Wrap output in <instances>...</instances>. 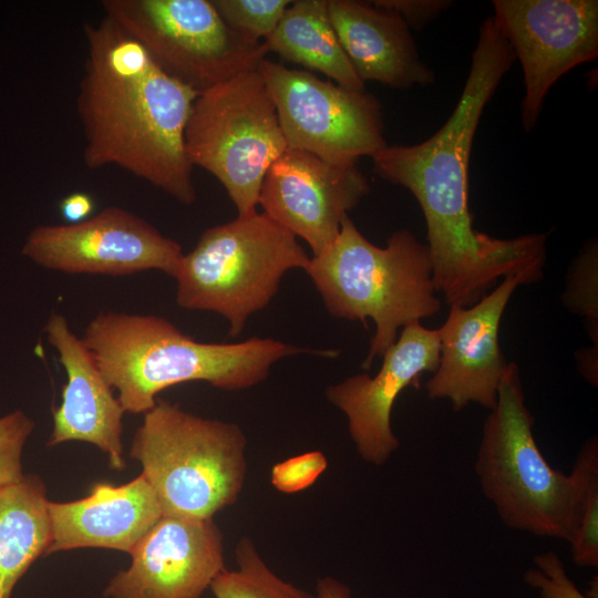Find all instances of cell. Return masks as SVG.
<instances>
[{"label": "cell", "mask_w": 598, "mask_h": 598, "mask_svg": "<svg viewBox=\"0 0 598 598\" xmlns=\"http://www.w3.org/2000/svg\"><path fill=\"white\" fill-rule=\"evenodd\" d=\"M515 61L492 17L481 24L461 97L446 122L414 145H386L373 171L406 188L426 224L433 282L448 306L470 307L502 280L542 278L547 234L496 238L475 230L468 205L470 158L484 109Z\"/></svg>", "instance_id": "cell-1"}, {"label": "cell", "mask_w": 598, "mask_h": 598, "mask_svg": "<svg viewBox=\"0 0 598 598\" xmlns=\"http://www.w3.org/2000/svg\"><path fill=\"white\" fill-rule=\"evenodd\" d=\"M76 112L87 168L120 167L184 205L196 200L185 131L199 92L165 72L111 19L84 24Z\"/></svg>", "instance_id": "cell-2"}, {"label": "cell", "mask_w": 598, "mask_h": 598, "mask_svg": "<svg viewBox=\"0 0 598 598\" xmlns=\"http://www.w3.org/2000/svg\"><path fill=\"white\" fill-rule=\"evenodd\" d=\"M81 338L123 410L132 414L150 411L159 392L185 382L249 389L276 362L302 351L271 338L200 342L163 317L111 310L95 315Z\"/></svg>", "instance_id": "cell-3"}, {"label": "cell", "mask_w": 598, "mask_h": 598, "mask_svg": "<svg viewBox=\"0 0 598 598\" xmlns=\"http://www.w3.org/2000/svg\"><path fill=\"white\" fill-rule=\"evenodd\" d=\"M305 271L332 317L364 324L368 318L373 320L364 370L395 342L400 328L435 316L442 306L429 248L406 229L394 231L385 247H378L347 215L334 241L312 256Z\"/></svg>", "instance_id": "cell-4"}, {"label": "cell", "mask_w": 598, "mask_h": 598, "mask_svg": "<svg viewBox=\"0 0 598 598\" xmlns=\"http://www.w3.org/2000/svg\"><path fill=\"white\" fill-rule=\"evenodd\" d=\"M533 426L519 369L508 362L483 424L474 471L505 526L569 544L578 525L579 474L574 466L565 474L549 465Z\"/></svg>", "instance_id": "cell-5"}, {"label": "cell", "mask_w": 598, "mask_h": 598, "mask_svg": "<svg viewBox=\"0 0 598 598\" xmlns=\"http://www.w3.org/2000/svg\"><path fill=\"white\" fill-rule=\"evenodd\" d=\"M246 447L238 424L159 400L144 413L130 456L141 464L165 516L210 519L243 491Z\"/></svg>", "instance_id": "cell-6"}, {"label": "cell", "mask_w": 598, "mask_h": 598, "mask_svg": "<svg viewBox=\"0 0 598 598\" xmlns=\"http://www.w3.org/2000/svg\"><path fill=\"white\" fill-rule=\"evenodd\" d=\"M311 257L297 237L257 210L207 228L176 272V303L212 311L229 322L237 338L248 318L275 297L283 275L307 269Z\"/></svg>", "instance_id": "cell-7"}, {"label": "cell", "mask_w": 598, "mask_h": 598, "mask_svg": "<svg viewBox=\"0 0 598 598\" xmlns=\"http://www.w3.org/2000/svg\"><path fill=\"white\" fill-rule=\"evenodd\" d=\"M193 166L215 176L238 215L257 210L264 178L288 150L259 70L199 92L185 131Z\"/></svg>", "instance_id": "cell-8"}, {"label": "cell", "mask_w": 598, "mask_h": 598, "mask_svg": "<svg viewBox=\"0 0 598 598\" xmlns=\"http://www.w3.org/2000/svg\"><path fill=\"white\" fill-rule=\"evenodd\" d=\"M104 16L169 75L202 92L258 70L265 41L230 29L210 0H103Z\"/></svg>", "instance_id": "cell-9"}, {"label": "cell", "mask_w": 598, "mask_h": 598, "mask_svg": "<svg viewBox=\"0 0 598 598\" xmlns=\"http://www.w3.org/2000/svg\"><path fill=\"white\" fill-rule=\"evenodd\" d=\"M258 70L274 101L288 148L349 166L388 145L382 106L373 94L267 58Z\"/></svg>", "instance_id": "cell-10"}, {"label": "cell", "mask_w": 598, "mask_h": 598, "mask_svg": "<svg viewBox=\"0 0 598 598\" xmlns=\"http://www.w3.org/2000/svg\"><path fill=\"white\" fill-rule=\"evenodd\" d=\"M492 16L523 71L520 121L530 132L567 72L598 56L597 0H494Z\"/></svg>", "instance_id": "cell-11"}, {"label": "cell", "mask_w": 598, "mask_h": 598, "mask_svg": "<svg viewBox=\"0 0 598 598\" xmlns=\"http://www.w3.org/2000/svg\"><path fill=\"white\" fill-rule=\"evenodd\" d=\"M182 246L134 213L109 206L76 224L35 226L22 255L65 274L127 276L159 270L174 277Z\"/></svg>", "instance_id": "cell-12"}, {"label": "cell", "mask_w": 598, "mask_h": 598, "mask_svg": "<svg viewBox=\"0 0 598 598\" xmlns=\"http://www.w3.org/2000/svg\"><path fill=\"white\" fill-rule=\"evenodd\" d=\"M526 283L532 280L525 275L508 276L474 305L450 306L437 329L439 365L425 384L431 400H446L455 411L495 406L508 365L499 347L501 320L514 291Z\"/></svg>", "instance_id": "cell-13"}, {"label": "cell", "mask_w": 598, "mask_h": 598, "mask_svg": "<svg viewBox=\"0 0 598 598\" xmlns=\"http://www.w3.org/2000/svg\"><path fill=\"white\" fill-rule=\"evenodd\" d=\"M370 192L357 165H336L288 148L268 169L259 205L318 256L334 241L342 219Z\"/></svg>", "instance_id": "cell-14"}, {"label": "cell", "mask_w": 598, "mask_h": 598, "mask_svg": "<svg viewBox=\"0 0 598 598\" xmlns=\"http://www.w3.org/2000/svg\"><path fill=\"white\" fill-rule=\"evenodd\" d=\"M382 358L375 375L354 374L326 390L327 400L347 416L358 454L375 466L385 464L400 446L391 425L396 399L406 388H419L421 375L439 365L437 329L421 322L404 327Z\"/></svg>", "instance_id": "cell-15"}, {"label": "cell", "mask_w": 598, "mask_h": 598, "mask_svg": "<svg viewBox=\"0 0 598 598\" xmlns=\"http://www.w3.org/2000/svg\"><path fill=\"white\" fill-rule=\"evenodd\" d=\"M111 578L104 598H200L225 567L224 537L210 519L163 516Z\"/></svg>", "instance_id": "cell-16"}, {"label": "cell", "mask_w": 598, "mask_h": 598, "mask_svg": "<svg viewBox=\"0 0 598 598\" xmlns=\"http://www.w3.org/2000/svg\"><path fill=\"white\" fill-rule=\"evenodd\" d=\"M48 343L56 351L66 374L61 403L53 412L48 446L80 441L106 454L112 470L125 468L123 410L95 359L64 316L52 312L44 326Z\"/></svg>", "instance_id": "cell-17"}, {"label": "cell", "mask_w": 598, "mask_h": 598, "mask_svg": "<svg viewBox=\"0 0 598 598\" xmlns=\"http://www.w3.org/2000/svg\"><path fill=\"white\" fill-rule=\"evenodd\" d=\"M51 543L47 555L78 548L125 553L164 516L157 496L141 474L123 485L96 483L71 502L48 503Z\"/></svg>", "instance_id": "cell-18"}, {"label": "cell", "mask_w": 598, "mask_h": 598, "mask_svg": "<svg viewBox=\"0 0 598 598\" xmlns=\"http://www.w3.org/2000/svg\"><path fill=\"white\" fill-rule=\"evenodd\" d=\"M338 40L359 79L393 89L429 86L435 73L421 59L411 30L371 1L327 0Z\"/></svg>", "instance_id": "cell-19"}, {"label": "cell", "mask_w": 598, "mask_h": 598, "mask_svg": "<svg viewBox=\"0 0 598 598\" xmlns=\"http://www.w3.org/2000/svg\"><path fill=\"white\" fill-rule=\"evenodd\" d=\"M48 503L45 485L33 474L0 488V598H11L32 564L48 554Z\"/></svg>", "instance_id": "cell-20"}, {"label": "cell", "mask_w": 598, "mask_h": 598, "mask_svg": "<svg viewBox=\"0 0 598 598\" xmlns=\"http://www.w3.org/2000/svg\"><path fill=\"white\" fill-rule=\"evenodd\" d=\"M265 42L269 52L306 71L320 72L348 89L365 90L330 22L327 0L291 1Z\"/></svg>", "instance_id": "cell-21"}, {"label": "cell", "mask_w": 598, "mask_h": 598, "mask_svg": "<svg viewBox=\"0 0 598 598\" xmlns=\"http://www.w3.org/2000/svg\"><path fill=\"white\" fill-rule=\"evenodd\" d=\"M236 569L224 568L212 581L215 598H316L275 574L248 536L235 547Z\"/></svg>", "instance_id": "cell-22"}, {"label": "cell", "mask_w": 598, "mask_h": 598, "mask_svg": "<svg viewBox=\"0 0 598 598\" xmlns=\"http://www.w3.org/2000/svg\"><path fill=\"white\" fill-rule=\"evenodd\" d=\"M580 478L579 517L570 545L573 563L598 567V440L591 436L579 448L573 465Z\"/></svg>", "instance_id": "cell-23"}, {"label": "cell", "mask_w": 598, "mask_h": 598, "mask_svg": "<svg viewBox=\"0 0 598 598\" xmlns=\"http://www.w3.org/2000/svg\"><path fill=\"white\" fill-rule=\"evenodd\" d=\"M563 302L571 312L586 320L595 346H598V244L591 238L571 262Z\"/></svg>", "instance_id": "cell-24"}, {"label": "cell", "mask_w": 598, "mask_h": 598, "mask_svg": "<svg viewBox=\"0 0 598 598\" xmlns=\"http://www.w3.org/2000/svg\"><path fill=\"white\" fill-rule=\"evenodd\" d=\"M223 21L234 31L265 41L275 31L289 0H210Z\"/></svg>", "instance_id": "cell-25"}, {"label": "cell", "mask_w": 598, "mask_h": 598, "mask_svg": "<svg viewBox=\"0 0 598 598\" xmlns=\"http://www.w3.org/2000/svg\"><path fill=\"white\" fill-rule=\"evenodd\" d=\"M34 425V421L21 410L0 416V488L24 475L22 453Z\"/></svg>", "instance_id": "cell-26"}, {"label": "cell", "mask_w": 598, "mask_h": 598, "mask_svg": "<svg viewBox=\"0 0 598 598\" xmlns=\"http://www.w3.org/2000/svg\"><path fill=\"white\" fill-rule=\"evenodd\" d=\"M327 467L328 460L321 451H308L274 464L270 482L280 493L296 494L313 485Z\"/></svg>", "instance_id": "cell-27"}, {"label": "cell", "mask_w": 598, "mask_h": 598, "mask_svg": "<svg viewBox=\"0 0 598 598\" xmlns=\"http://www.w3.org/2000/svg\"><path fill=\"white\" fill-rule=\"evenodd\" d=\"M534 567L524 574L525 582L537 589L540 598H588L569 578L560 557L545 551L533 558Z\"/></svg>", "instance_id": "cell-28"}, {"label": "cell", "mask_w": 598, "mask_h": 598, "mask_svg": "<svg viewBox=\"0 0 598 598\" xmlns=\"http://www.w3.org/2000/svg\"><path fill=\"white\" fill-rule=\"evenodd\" d=\"M378 8L396 13L414 30H422L453 6L451 0H373Z\"/></svg>", "instance_id": "cell-29"}, {"label": "cell", "mask_w": 598, "mask_h": 598, "mask_svg": "<svg viewBox=\"0 0 598 598\" xmlns=\"http://www.w3.org/2000/svg\"><path fill=\"white\" fill-rule=\"evenodd\" d=\"M59 208L66 224H76L93 215L95 203L87 193L73 192L61 199Z\"/></svg>", "instance_id": "cell-30"}, {"label": "cell", "mask_w": 598, "mask_h": 598, "mask_svg": "<svg viewBox=\"0 0 598 598\" xmlns=\"http://www.w3.org/2000/svg\"><path fill=\"white\" fill-rule=\"evenodd\" d=\"M316 598H352L348 585L331 576L320 577L316 585Z\"/></svg>", "instance_id": "cell-31"}, {"label": "cell", "mask_w": 598, "mask_h": 598, "mask_svg": "<svg viewBox=\"0 0 598 598\" xmlns=\"http://www.w3.org/2000/svg\"><path fill=\"white\" fill-rule=\"evenodd\" d=\"M587 351L578 352V367L582 377L591 384L597 386V348H586Z\"/></svg>", "instance_id": "cell-32"}]
</instances>
